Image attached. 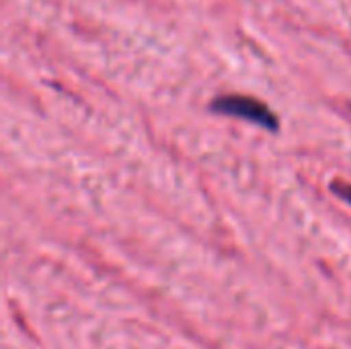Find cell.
<instances>
[{"label": "cell", "mask_w": 351, "mask_h": 349, "mask_svg": "<svg viewBox=\"0 0 351 349\" xmlns=\"http://www.w3.org/2000/svg\"><path fill=\"white\" fill-rule=\"evenodd\" d=\"M212 111L234 115L241 119H247L255 125H261L269 132H276L280 128L278 115L259 99L247 97V95H224L212 101Z\"/></svg>", "instance_id": "1"}, {"label": "cell", "mask_w": 351, "mask_h": 349, "mask_svg": "<svg viewBox=\"0 0 351 349\" xmlns=\"http://www.w3.org/2000/svg\"><path fill=\"white\" fill-rule=\"evenodd\" d=\"M331 189H333V193H337L343 202H348L351 204V185L350 183H343V181H335L333 185H331Z\"/></svg>", "instance_id": "2"}]
</instances>
